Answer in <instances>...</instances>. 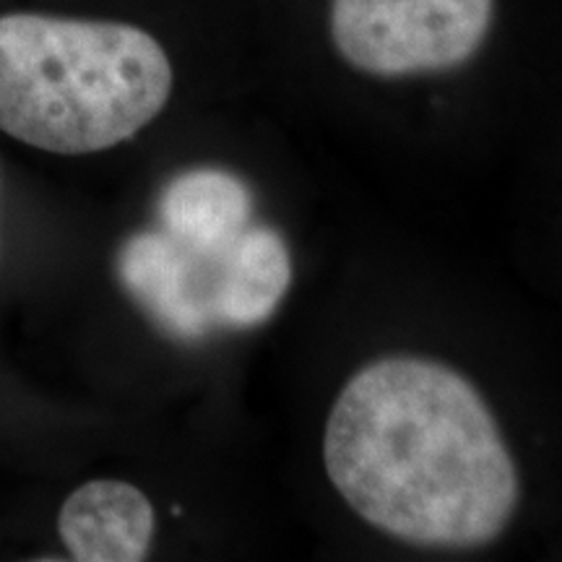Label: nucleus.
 <instances>
[{
	"label": "nucleus",
	"mask_w": 562,
	"mask_h": 562,
	"mask_svg": "<svg viewBox=\"0 0 562 562\" xmlns=\"http://www.w3.org/2000/svg\"><path fill=\"white\" fill-rule=\"evenodd\" d=\"M323 463L362 521L432 550L495 542L521 495L482 393L425 357H383L349 378L328 414Z\"/></svg>",
	"instance_id": "1"
},
{
	"label": "nucleus",
	"mask_w": 562,
	"mask_h": 562,
	"mask_svg": "<svg viewBox=\"0 0 562 562\" xmlns=\"http://www.w3.org/2000/svg\"><path fill=\"white\" fill-rule=\"evenodd\" d=\"M172 94V63L121 21L0 16V131L40 151H108L144 131Z\"/></svg>",
	"instance_id": "2"
},
{
	"label": "nucleus",
	"mask_w": 562,
	"mask_h": 562,
	"mask_svg": "<svg viewBox=\"0 0 562 562\" xmlns=\"http://www.w3.org/2000/svg\"><path fill=\"white\" fill-rule=\"evenodd\" d=\"M495 0H334L336 50L362 74H435L467 63L487 40Z\"/></svg>",
	"instance_id": "3"
},
{
	"label": "nucleus",
	"mask_w": 562,
	"mask_h": 562,
	"mask_svg": "<svg viewBox=\"0 0 562 562\" xmlns=\"http://www.w3.org/2000/svg\"><path fill=\"white\" fill-rule=\"evenodd\" d=\"M229 248L199 252L165 229L136 232L117 252V273L125 292L159 328L175 339L195 341L220 328L216 311Z\"/></svg>",
	"instance_id": "4"
},
{
	"label": "nucleus",
	"mask_w": 562,
	"mask_h": 562,
	"mask_svg": "<svg viewBox=\"0 0 562 562\" xmlns=\"http://www.w3.org/2000/svg\"><path fill=\"white\" fill-rule=\"evenodd\" d=\"M154 508L138 487L121 480H94L68 495L58 531L79 562H138L154 542Z\"/></svg>",
	"instance_id": "5"
},
{
	"label": "nucleus",
	"mask_w": 562,
	"mask_h": 562,
	"mask_svg": "<svg viewBox=\"0 0 562 562\" xmlns=\"http://www.w3.org/2000/svg\"><path fill=\"white\" fill-rule=\"evenodd\" d=\"M161 229L186 248L220 252L252 222V191L237 175L195 167L167 182L157 203Z\"/></svg>",
	"instance_id": "6"
},
{
	"label": "nucleus",
	"mask_w": 562,
	"mask_h": 562,
	"mask_svg": "<svg viewBox=\"0 0 562 562\" xmlns=\"http://www.w3.org/2000/svg\"><path fill=\"white\" fill-rule=\"evenodd\" d=\"M290 284L292 256L284 237L271 224L252 222L227 250L216 313L220 328L261 326L277 313Z\"/></svg>",
	"instance_id": "7"
}]
</instances>
